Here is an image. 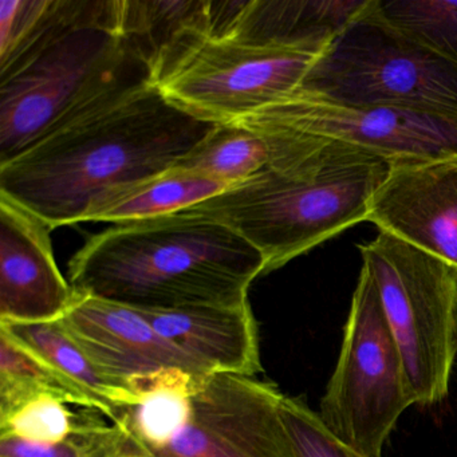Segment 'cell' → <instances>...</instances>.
Wrapping results in <instances>:
<instances>
[{
	"label": "cell",
	"instance_id": "6da1fadb",
	"mask_svg": "<svg viewBox=\"0 0 457 457\" xmlns=\"http://www.w3.org/2000/svg\"><path fill=\"white\" fill-rule=\"evenodd\" d=\"M212 128L151 81L121 87L0 162V194L52 229L81 223L104 192L175 167Z\"/></svg>",
	"mask_w": 457,
	"mask_h": 457
},
{
	"label": "cell",
	"instance_id": "7a4b0ae2",
	"mask_svg": "<svg viewBox=\"0 0 457 457\" xmlns=\"http://www.w3.org/2000/svg\"><path fill=\"white\" fill-rule=\"evenodd\" d=\"M247 121L269 144V165L187 210L245 237L263 256L264 275L368 221L389 159L345 141Z\"/></svg>",
	"mask_w": 457,
	"mask_h": 457
},
{
	"label": "cell",
	"instance_id": "3957f363",
	"mask_svg": "<svg viewBox=\"0 0 457 457\" xmlns=\"http://www.w3.org/2000/svg\"><path fill=\"white\" fill-rule=\"evenodd\" d=\"M261 275L264 259L251 243L188 210L114 224L69 263L74 290L133 309L240 303Z\"/></svg>",
	"mask_w": 457,
	"mask_h": 457
},
{
	"label": "cell",
	"instance_id": "277c9868",
	"mask_svg": "<svg viewBox=\"0 0 457 457\" xmlns=\"http://www.w3.org/2000/svg\"><path fill=\"white\" fill-rule=\"evenodd\" d=\"M121 0H47L28 36L0 55V162L114 90L149 81L121 33Z\"/></svg>",
	"mask_w": 457,
	"mask_h": 457
},
{
	"label": "cell",
	"instance_id": "5b68a950",
	"mask_svg": "<svg viewBox=\"0 0 457 457\" xmlns=\"http://www.w3.org/2000/svg\"><path fill=\"white\" fill-rule=\"evenodd\" d=\"M211 7L181 28L149 65V81L184 113L237 124L301 89L328 46L215 30Z\"/></svg>",
	"mask_w": 457,
	"mask_h": 457
},
{
	"label": "cell",
	"instance_id": "8992f818",
	"mask_svg": "<svg viewBox=\"0 0 457 457\" xmlns=\"http://www.w3.org/2000/svg\"><path fill=\"white\" fill-rule=\"evenodd\" d=\"M360 253L416 405L444 403L457 358V270L386 232L361 245Z\"/></svg>",
	"mask_w": 457,
	"mask_h": 457
},
{
	"label": "cell",
	"instance_id": "52a82bcc",
	"mask_svg": "<svg viewBox=\"0 0 457 457\" xmlns=\"http://www.w3.org/2000/svg\"><path fill=\"white\" fill-rule=\"evenodd\" d=\"M377 0L312 66L302 92L344 106H389L457 119V66L382 20Z\"/></svg>",
	"mask_w": 457,
	"mask_h": 457
},
{
	"label": "cell",
	"instance_id": "ba28073f",
	"mask_svg": "<svg viewBox=\"0 0 457 457\" xmlns=\"http://www.w3.org/2000/svg\"><path fill=\"white\" fill-rule=\"evenodd\" d=\"M411 405L416 401L400 350L376 285L362 267L318 414L339 440L363 456L382 457L387 437Z\"/></svg>",
	"mask_w": 457,
	"mask_h": 457
},
{
	"label": "cell",
	"instance_id": "9c48e42d",
	"mask_svg": "<svg viewBox=\"0 0 457 457\" xmlns=\"http://www.w3.org/2000/svg\"><path fill=\"white\" fill-rule=\"evenodd\" d=\"M272 382L237 374H210L192 390L188 416L156 457H295Z\"/></svg>",
	"mask_w": 457,
	"mask_h": 457
},
{
	"label": "cell",
	"instance_id": "30bf717a",
	"mask_svg": "<svg viewBox=\"0 0 457 457\" xmlns=\"http://www.w3.org/2000/svg\"><path fill=\"white\" fill-rule=\"evenodd\" d=\"M245 120L345 141L390 162L457 154L453 117L389 106L337 105L302 90Z\"/></svg>",
	"mask_w": 457,
	"mask_h": 457
},
{
	"label": "cell",
	"instance_id": "8fae6325",
	"mask_svg": "<svg viewBox=\"0 0 457 457\" xmlns=\"http://www.w3.org/2000/svg\"><path fill=\"white\" fill-rule=\"evenodd\" d=\"M60 322L112 384L133 395L141 382L168 369L210 376L133 307L74 290Z\"/></svg>",
	"mask_w": 457,
	"mask_h": 457
},
{
	"label": "cell",
	"instance_id": "7c38bea8",
	"mask_svg": "<svg viewBox=\"0 0 457 457\" xmlns=\"http://www.w3.org/2000/svg\"><path fill=\"white\" fill-rule=\"evenodd\" d=\"M368 221L457 270V154L392 162Z\"/></svg>",
	"mask_w": 457,
	"mask_h": 457
},
{
	"label": "cell",
	"instance_id": "4fadbf2b",
	"mask_svg": "<svg viewBox=\"0 0 457 457\" xmlns=\"http://www.w3.org/2000/svg\"><path fill=\"white\" fill-rule=\"evenodd\" d=\"M50 231L0 194V322H52L71 307L74 288L58 269Z\"/></svg>",
	"mask_w": 457,
	"mask_h": 457
},
{
	"label": "cell",
	"instance_id": "5bb4252c",
	"mask_svg": "<svg viewBox=\"0 0 457 457\" xmlns=\"http://www.w3.org/2000/svg\"><path fill=\"white\" fill-rule=\"evenodd\" d=\"M207 373L255 377L263 370L250 302L181 309H136Z\"/></svg>",
	"mask_w": 457,
	"mask_h": 457
},
{
	"label": "cell",
	"instance_id": "9a60e30c",
	"mask_svg": "<svg viewBox=\"0 0 457 457\" xmlns=\"http://www.w3.org/2000/svg\"><path fill=\"white\" fill-rule=\"evenodd\" d=\"M371 0L219 2L215 30L330 46Z\"/></svg>",
	"mask_w": 457,
	"mask_h": 457
},
{
	"label": "cell",
	"instance_id": "2e32d148",
	"mask_svg": "<svg viewBox=\"0 0 457 457\" xmlns=\"http://www.w3.org/2000/svg\"><path fill=\"white\" fill-rule=\"evenodd\" d=\"M223 181L172 167L120 184L93 200L82 221L120 224L180 212L228 189Z\"/></svg>",
	"mask_w": 457,
	"mask_h": 457
},
{
	"label": "cell",
	"instance_id": "e0dca14e",
	"mask_svg": "<svg viewBox=\"0 0 457 457\" xmlns=\"http://www.w3.org/2000/svg\"><path fill=\"white\" fill-rule=\"evenodd\" d=\"M0 333L38 355L55 370L79 385L97 405L98 413L119 424L120 414L125 408L140 401L129 390L112 384L87 353L69 336L58 320L52 322H0Z\"/></svg>",
	"mask_w": 457,
	"mask_h": 457
},
{
	"label": "cell",
	"instance_id": "ac0fdd59",
	"mask_svg": "<svg viewBox=\"0 0 457 457\" xmlns=\"http://www.w3.org/2000/svg\"><path fill=\"white\" fill-rule=\"evenodd\" d=\"M44 395L98 411L95 401L79 385L0 333V420Z\"/></svg>",
	"mask_w": 457,
	"mask_h": 457
},
{
	"label": "cell",
	"instance_id": "d6986e66",
	"mask_svg": "<svg viewBox=\"0 0 457 457\" xmlns=\"http://www.w3.org/2000/svg\"><path fill=\"white\" fill-rule=\"evenodd\" d=\"M270 146L259 133L242 124L213 125L212 129L175 165L223 181L229 188L269 165Z\"/></svg>",
	"mask_w": 457,
	"mask_h": 457
},
{
	"label": "cell",
	"instance_id": "ffe728a7",
	"mask_svg": "<svg viewBox=\"0 0 457 457\" xmlns=\"http://www.w3.org/2000/svg\"><path fill=\"white\" fill-rule=\"evenodd\" d=\"M392 28L457 66L456 0H377Z\"/></svg>",
	"mask_w": 457,
	"mask_h": 457
},
{
	"label": "cell",
	"instance_id": "44dd1931",
	"mask_svg": "<svg viewBox=\"0 0 457 457\" xmlns=\"http://www.w3.org/2000/svg\"><path fill=\"white\" fill-rule=\"evenodd\" d=\"M124 433L121 424L106 425L98 411H89L76 432L58 443H37L0 435V457H100Z\"/></svg>",
	"mask_w": 457,
	"mask_h": 457
},
{
	"label": "cell",
	"instance_id": "7402d4cb",
	"mask_svg": "<svg viewBox=\"0 0 457 457\" xmlns=\"http://www.w3.org/2000/svg\"><path fill=\"white\" fill-rule=\"evenodd\" d=\"M66 405L49 395L29 401L6 419L0 420V435H14L37 443L65 440L89 414H76Z\"/></svg>",
	"mask_w": 457,
	"mask_h": 457
},
{
	"label": "cell",
	"instance_id": "603a6c76",
	"mask_svg": "<svg viewBox=\"0 0 457 457\" xmlns=\"http://www.w3.org/2000/svg\"><path fill=\"white\" fill-rule=\"evenodd\" d=\"M280 417L295 457H366L333 435L303 397L285 395Z\"/></svg>",
	"mask_w": 457,
	"mask_h": 457
},
{
	"label": "cell",
	"instance_id": "cb8c5ba5",
	"mask_svg": "<svg viewBox=\"0 0 457 457\" xmlns=\"http://www.w3.org/2000/svg\"><path fill=\"white\" fill-rule=\"evenodd\" d=\"M47 0H2L0 2V55L9 53L36 25Z\"/></svg>",
	"mask_w": 457,
	"mask_h": 457
},
{
	"label": "cell",
	"instance_id": "d4e9b609",
	"mask_svg": "<svg viewBox=\"0 0 457 457\" xmlns=\"http://www.w3.org/2000/svg\"><path fill=\"white\" fill-rule=\"evenodd\" d=\"M122 425V424H121ZM124 427V425H122ZM100 457H156L154 454H152L151 452L144 449L143 446L138 445L132 437H130L129 433L124 428V433H122L121 437L113 444V445L109 446Z\"/></svg>",
	"mask_w": 457,
	"mask_h": 457
}]
</instances>
